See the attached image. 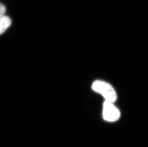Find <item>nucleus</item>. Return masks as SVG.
Instances as JSON below:
<instances>
[{"mask_svg":"<svg viewBox=\"0 0 148 147\" xmlns=\"http://www.w3.org/2000/svg\"><path fill=\"white\" fill-rule=\"evenodd\" d=\"M92 88L94 91L102 95L105 101L114 103L117 99L115 89L108 83L103 81H95L92 83Z\"/></svg>","mask_w":148,"mask_h":147,"instance_id":"obj_1","label":"nucleus"},{"mask_svg":"<svg viewBox=\"0 0 148 147\" xmlns=\"http://www.w3.org/2000/svg\"><path fill=\"white\" fill-rule=\"evenodd\" d=\"M113 103L105 101L103 104V117L105 120L108 122H115L120 117V111Z\"/></svg>","mask_w":148,"mask_h":147,"instance_id":"obj_2","label":"nucleus"},{"mask_svg":"<svg viewBox=\"0 0 148 147\" xmlns=\"http://www.w3.org/2000/svg\"><path fill=\"white\" fill-rule=\"evenodd\" d=\"M11 20L8 16L3 15L0 17V35H2L11 24Z\"/></svg>","mask_w":148,"mask_h":147,"instance_id":"obj_3","label":"nucleus"},{"mask_svg":"<svg viewBox=\"0 0 148 147\" xmlns=\"http://www.w3.org/2000/svg\"><path fill=\"white\" fill-rule=\"evenodd\" d=\"M5 12V7L3 4L0 3V17L4 15Z\"/></svg>","mask_w":148,"mask_h":147,"instance_id":"obj_4","label":"nucleus"}]
</instances>
